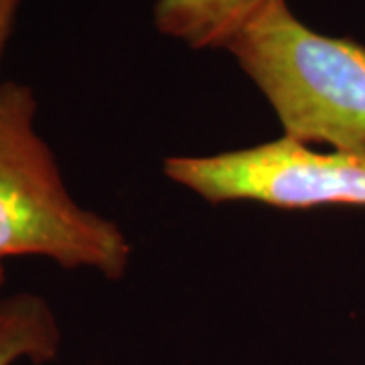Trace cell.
Instances as JSON below:
<instances>
[{
	"mask_svg": "<svg viewBox=\"0 0 365 365\" xmlns=\"http://www.w3.org/2000/svg\"><path fill=\"white\" fill-rule=\"evenodd\" d=\"M61 351V329L37 292L0 294V365H47Z\"/></svg>",
	"mask_w": 365,
	"mask_h": 365,
	"instance_id": "5b68a950",
	"label": "cell"
},
{
	"mask_svg": "<svg viewBox=\"0 0 365 365\" xmlns=\"http://www.w3.org/2000/svg\"><path fill=\"white\" fill-rule=\"evenodd\" d=\"M4 280H6V270H4V262L0 260V290L4 287Z\"/></svg>",
	"mask_w": 365,
	"mask_h": 365,
	"instance_id": "52a82bcc",
	"label": "cell"
},
{
	"mask_svg": "<svg viewBox=\"0 0 365 365\" xmlns=\"http://www.w3.org/2000/svg\"><path fill=\"white\" fill-rule=\"evenodd\" d=\"M37 110L31 86L0 83V260L37 256L66 270L120 280L130 266V242L116 223L69 193L37 130Z\"/></svg>",
	"mask_w": 365,
	"mask_h": 365,
	"instance_id": "6da1fadb",
	"label": "cell"
},
{
	"mask_svg": "<svg viewBox=\"0 0 365 365\" xmlns=\"http://www.w3.org/2000/svg\"><path fill=\"white\" fill-rule=\"evenodd\" d=\"M170 181L209 203L258 201L280 209L364 205L365 158L319 153L292 138L209 157H169Z\"/></svg>",
	"mask_w": 365,
	"mask_h": 365,
	"instance_id": "3957f363",
	"label": "cell"
},
{
	"mask_svg": "<svg viewBox=\"0 0 365 365\" xmlns=\"http://www.w3.org/2000/svg\"><path fill=\"white\" fill-rule=\"evenodd\" d=\"M19 6H21V0H0V61H2L9 37L13 33Z\"/></svg>",
	"mask_w": 365,
	"mask_h": 365,
	"instance_id": "8992f818",
	"label": "cell"
},
{
	"mask_svg": "<svg viewBox=\"0 0 365 365\" xmlns=\"http://www.w3.org/2000/svg\"><path fill=\"white\" fill-rule=\"evenodd\" d=\"M284 136L365 158V47L300 23L278 0L227 43Z\"/></svg>",
	"mask_w": 365,
	"mask_h": 365,
	"instance_id": "7a4b0ae2",
	"label": "cell"
},
{
	"mask_svg": "<svg viewBox=\"0 0 365 365\" xmlns=\"http://www.w3.org/2000/svg\"><path fill=\"white\" fill-rule=\"evenodd\" d=\"M274 2L278 0H157L153 19L160 35L189 49H225Z\"/></svg>",
	"mask_w": 365,
	"mask_h": 365,
	"instance_id": "277c9868",
	"label": "cell"
}]
</instances>
